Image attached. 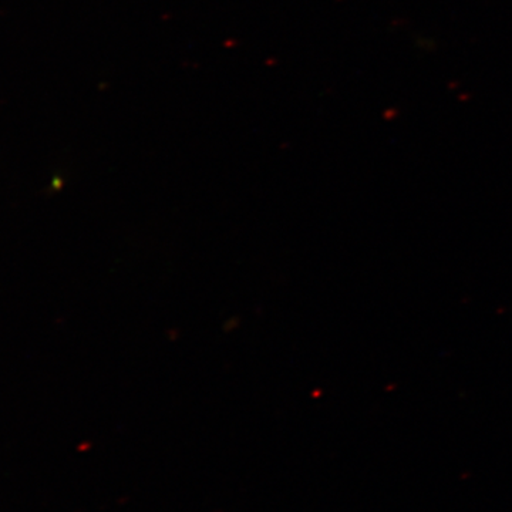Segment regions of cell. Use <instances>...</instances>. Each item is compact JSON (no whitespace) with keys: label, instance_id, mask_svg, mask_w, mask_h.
<instances>
[]
</instances>
